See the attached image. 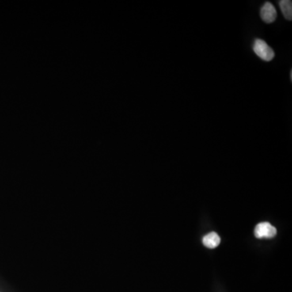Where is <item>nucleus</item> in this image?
<instances>
[{
  "label": "nucleus",
  "instance_id": "obj_6",
  "mask_svg": "<svg viewBox=\"0 0 292 292\" xmlns=\"http://www.w3.org/2000/svg\"><path fill=\"white\" fill-rule=\"evenodd\" d=\"M290 80H292V71H290Z\"/></svg>",
  "mask_w": 292,
  "mask_h": 292
},
{
  "label": "nucleus",
  "instance_id": "obj_3",
  "mask_svg": "<svg viewBox=\"0 0 292 292\" xmlns=\"http://www.w3.org/2000/svg\"><path fill=\"white\" fill-rule=\"evenodd\" d=\"M260 15L261 18L264 22L266 24H271L276 20L278 13H277L276 8L274 6V4L266 2L262 7Z\"/></svg>",
  "mask_w": 292,
  "mask_h": 292
},
{
  "label": "nucleus",
  "instance_id": "obj_5",
  "mask_svg": "<svg viewBox=\"0 0 292 292\" xmlns=\"http://www.w3.org/2000/svg\"><path fill=\"white\" fill-rule=\"evenodd\" d=\"M285 19L292 20V2L290 0H281L278 2Z\"/></svg>",
  "mask_w": 292,
  "mask_h": 292
},
{
  "label": "nucleus",
  "instance_id": "obj_2",
  "mask_svg": "<svg viewBox=\"0 0 292 292\" xmlns=\"http://www.w3.org/2000/svg\"><path fill=\"white\" fill-rule=\"evenodd\" d=\"M254 234L257 239H271L276 236L277 230L270 222H261L255 228Z\"/></svg>",
  "mask_w": 292,
  "mask_h": 292
},
{
  "label": "nucleus",
  "instance_id": "obj_1",
  "mask_svg": "<svg viewBox=\"0 0 292 292\" xmlns=\"http://www.w3.org/2000/svg\"><path fill=\"white\" fill-rule=\"evenodd\" d=\"M253 51L259 58L270 62L274 58V51L265 41L256 39L254 42Z\"/></svg>",
  "mask_w": 292,
  "mask_h": 292
},
{
  "label": "nucleus",
  "instance_id": "obj_4",
  "mask_svg": "<svg viewBox=\"0 0 292 292\" xmlns=\"http://www.w3.org/2000/svg\"><path fill=\"white\" fill-rule=\"evenodd\" d=\"M220 241H221V239L218 234L215 232H210L203 238L204 245L209 248H217L219 245Z\"/></svg>",
  "mask_w": 292,
  "mask_h": 292
}]
</instances>
